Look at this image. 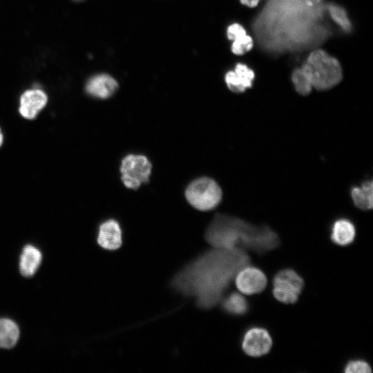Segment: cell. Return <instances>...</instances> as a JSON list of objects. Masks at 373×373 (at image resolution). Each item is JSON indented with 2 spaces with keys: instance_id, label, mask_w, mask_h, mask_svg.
Masks as SVG:
<instances>
[{
  "instance_id": "2",
  "label": "cell",
  "mask_w": 373,
  "mask_h": 373,
  "mask_svg": "<svg viewBox=\"0 0 373 373\" xmlns=\"http://www.w3.org/2000/svg\"><path fill=\"white\" fill-rule=\"evenodd\" d=\"M207 240L216 248L249 249L263 254L276 248L278 235L269 227L254 226L240 218L216 214L207 231Z\"/></svg>"
},
{
  "instance_id": "11",
  "label": "cell",
  "mask_w": 373,
  "mask_h": 373,
  "mask_svg": "<svg viewBox=\"0 0 373 373\" xmlns=\"http://www.w3.org/2000/svg\"><path fill=\"white\" fill-rule=\"evenodd\" d=\"M97 242L108 250L117 249L122 245V231L117 221L108 220L100 225Z\"/></svg>"
},
{
  "instance_id": "18",
  "label": "cell",
  "mask_w": 373,
  "mask_h": 373,
  "mask_svg": "<svg viewBox=\"0 0 373 373\" xmlns=\"http://www.w3.org/2000/svg\"><path fill=\"white\" fill-rule=\"evenodd\" d=\"M327 10L330 18L342 30L345 32L352 30V23L343 7L336 3H329L327 6Z\"/></svg>"
},
{
  "instance_id": "25",
  "label": "cell",
  "mask_w": 373,
  "mask_h": 373,
  "mask_svg": "<svg viewBox=\"0 0 373 373\" xmlns=\"http://www.w3.org/2000/svg\"><path fill=\"white\" fill-rule=\"evenodd\" d=\"M2 143H3V134H2L1 131L0 129V146H1Z\"/></svg>"
},
{
  "instance_id": "24",
  "label": "cell",
  "mask_w": 373,
  "mask_h": 373,
  "mask_svg": "<svg viewBox=\"0 0 373 373\" xmlns=\"http://www.w3.org/2000/svg\"><path fill=\"white\" fill-rule=\"evenodd\" d=\"M306 2L311 6H315L323 1V0H305Z\"/></svg>"
},
{
  "instance_id": "20",
  "label": "cell",
  "mask_w": 373,
  "mask_h": 373,
  "mask_svg": "<svg viewBox=\"0 0 373 373\" xmlns=\"http://www.w3.org/2000/svg\"><path fill=\"white\" fill-rule=\"evenodd\" d=\"M253 46L254 40L252 37L246 34L233 40L231 50L233 54L242 55L250 51Z\"/></svg>"
},
{
  "instance_id": "10",
  "label": "cell",
  "mask_w": 373,
  "mask_h": 373,
  "mask_svg": "<svg viewBox=\"0 0 373 373\" xmlns=\"http://www.w3.org/2000/svg\"><path fill=\"white\" fill-rule=\"evenodd\" d=\"M48 101L46 94L40 89L25 91L20 97L19 113L26 119H34L46 106Z\"/></svg>"
},
{
  "instance_id": "26",
  "label": "cell",
  "mask_w": 373,
  "mask_h": 373,
  "mask_svg": "<svg viewBox=\"0 0 373 373\" xmlns=\"http://www.w3.org/2000/svg\"><path fill=\"white\" fill-rule=\"evenodd\" d=\"M73 1H82V0H73Z\"/></svg>"
},
{
  "instance_id": "5",
  "label": "cell",
  "mask_w": 373,
  "mask_h": 373,
  "mask_svg": "<svg viewBox=\"0 0 373 373\" xmlns=\"http://www.w3.org/2000/svg\"><path fill=\"white\" fill-rule=\"evenodd\" d=\"M303 285V278L295 271L285 269L275 275L273 279L272 292L274 297L281 303H295Z\"/></svg>"
},
{
  "instance_id": "4",
  "label": "cell",
  "mask_w": 373,
  "mask_h": 373,
  "mask_svg": "<svg viewBox=\"0 0 373 373\" xmlns=\"http://www.w3.org/2000/svg\"><path fill=\"white\" fill-rule=\"evenodd\" d=\"M185 195L194 208L209 211L220 203L222 193L214 180L205 177L193 181L186 188Z\"/></svg>"
},
{
  "instance_id": "9",
  "label": "cell",
  "mask_w": 373,
  "mask_h": 373,
  "mask_svg": "<svg viewBox=\"0 0 373 373\" xmlns=\"http://www.w3.org/2000/svg\"><path fill=\"white\" fill-rule=\"evenodd\" d=\"M254 78V71L242 63L237 64L233 70L228 71L224 77L227 87L234 93H242L251 88Z\"/></svg>"
},
{
  "instance_id": "7",
  "label": "cell",
  "mask_w": 373,
  "mask_h": 373,
  "mask_svg": "<svg viewBox=\"0 0 373 373\" xmlns=\"http://www.w3.org/2000/svg\"><path fill=\"white\" fill-rule=\"evenodd\" d=\"M235 279L238 289L245 295L260 293L267 285V277L262 271L249 265L236 274Z\"/></svg>"
},
{
  "instance_id": "19",
  "label": "cell",
  "mask_w": 373,
  "mask_h": 373,
  "mask_svg": "<svg viewBox=\"0 0 373 373\" xmlns=\"http://www.w3.org/2000/svg\"><path fill=\"white\" fill-rule=\"evenodd\" d=\"M296 91L301 95H307L312 90L310 80L302 67L294 70L291 76Z\"/></svg>"
},
{
  "instance_id": "13",
  "label": "cell",
  "mask_w": 373,
  "mask_h": 373,
  "mask_svg": "<svg viewBox=\"0 0 373 373\" xmlns=\"http://www.w3.org/2000/svg\"><path fill=\"white\" fill-rule=\"evenodd\" d=\"M42 260L40 250L32 245H26L19 258V270L25 277L33 276L39 269Z\"/></svg>"
},
{
  "instance_id": "3",
  "label": "cell",
  "mask_w": 373,
  "mask_h": 373,
  "mask_svg": "<svg viewBox=\"0 0 373 373\" xmlns=\"http://www.w3.org/2000/svg\"><path fill=\"white\" fill-rule=\"evenodd\" d=\"M302 68L309 77L312 88L326 90L338 84L343 78V70L338 60L323 49L312 50Z\"/></svg>"
},
{
  "instance_id": "23",
  "label": "cell",
  "mask_w": 373,
  "mask_h": 373,
  "mask_svg": "<svg viewBox=\"0 0 373 373\" xmlns=\"http://www.w3.org/2000/svg\"><path fill=\"white\" fill-rule=\"evenodd\" d=\"M241 3L249 7V8H255L256 7L260 0H240Z\"/></svg>"
},
{
  "instance_id": "15",
  "label": "cell",
  "mask_w": 373,
  "mask_h": 373,
  "mask_svg": "<svg viewBox=\"0 0 373 373\" xmlns=\"http://www.w3.org/2000/svg\"><path fill=\"white\" fill-rule=\"evenodd\" d=\"M373 184L372 180L363 182L360 186L351 190V196L355 206L362 210H369L373 207Z\"/></svg>"
},
{
  "instance_id": "14",
  "label": "cell",
  "mask_w": 373,
  "mask_h": 373,
  "mask_svg": "<svg viewBox=\"0 0 373 373\" xmlns=\"http://www.w3.org/2000/svg\"><path fill=\"white\" fill-rule=\"evenodd\" d=\"M356 229L353 223L345 218L335 221L332 227L331 239L336 245L346 246L354 240Z\"/></svg>"
},
{
  "instance_id": "8",
  "label": "cell",
  "mask_w": 373,
  "mask_h": 373,
  "mask_svg": "<svg viewBox=\"0 0 373 373\" xmlns=\"http://www.w3.org/2000/svg\"><path fill=\"white\" fill-rule=\"evenodd\" d=\"M272 345V339L264 328L252 327L244 335L242 347L249 356L258 357L269 352Z\"/></svg>"
},
{
  "instance_id": "1",
  "label": "cell",
  "mask_w": 373,
  "mask_h": 373,
  "mask_svg": "<svg viewBox=\"0 0 373 373\" xmlns=\"http://www.w3.org/2000/svg\"><path fill=\"white\" fill-rule=\"evenodd\" d=\"M216 249L184 271L180 282L186 290L198 295L200 304L207 307L219 300L232 278L250 261L242 249Z\"/></svg>"
},
{
  "instance_id": "22",
  "label": "cell",
  "mask_w": 373,
  "mask_h": 373,
  "mask_svg": "<svg viewBox=\"0 0 373 373\" xmlns=\"http://www.w3.org/2000/svg\"><path fill=\"white\" fill-rule=\"evenodd\" d=\"M246 34L247 31L245 28L241 24L238 23H234L229 25L227 30V37L231 41Z\"/></svg>"
},
{
  "instance_id": "12",
  "label": "cell",
  "mask_w": 373,
  "mask_h": 373,
  "mask_svg": "<svg viewBox=\"0 0 373 373\" xmlns=\"http://www.w3.org/2000/svg\"><path fill=\"white\" fill-rule=\"evenodd\" d=\"M117 87V82L112 77L102 74L90 78L86 83V90L93 97L105 99L111 97Z\"/></svg>"
},
{
  "instance_id": "17",
  "label": "cell",
  "mask_w": 373,
  "mask_h": 373,
  "mask_svg": "<svg viewBox=\"0 0 373 373\" xmlns=\"http://www.w3.org/2000/svg\"><path fill=\"white\" fill-rule=\"evenodd\" d=\"M224 309L234 315H242L248 310V303L240 294L232 293L222 303Z\"/></svg>"
},
{
  "instance_id": "16",
  "label": "cell",
  "mask_w": 373,
  "mask_h": 373,
  "mask_svg": "<svg viewBox=\"0 0 373 373\" xmlns=\"http://www.w3.org/2000/svg\"><path fill=\"white\" fill-rule=\"evenodd\" d=\"M19 338L17 325L9 318H0V348L13 347Z\"/></svg>"
},
{
  "instance_id": "21",
  "label": "cell",
  "mask_w": 373,
  "mask_h": 373,
  "mask_svg": "<svg viewBox=\"0 0 373 373\" xmlns=\"http://www.w3.org/2000/svg\"><path fill=\"white\" fill-rule=\"evenodd\" d=\"M344 372L345 373H370L372 372V370L366 361L354 360L347 363Z\"/></svg>"
},
{
  "instance_id": "6",
  "label": "cell",
  "mask_w": 373,
  "mask_h": 373,
  "mask_svg": "<svg viewBox=\"0 0 373 373\" xmlns=\"http://www.w3.org/2000/svg\"><path fill=\"white\" fill-rule=\"evenodd\" d=\"M120 171L124 184L136 189L149 180L151 164L145 156L131 154L122 160Z\"/></svg>"
}]
</instances>
